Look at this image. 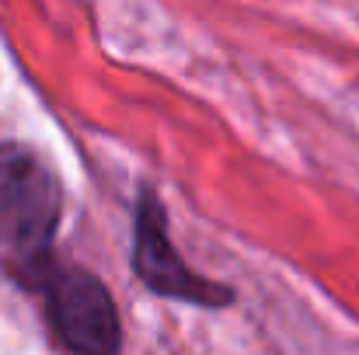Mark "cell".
Returning a JSON list of instances; mask_svg holds the SVG:
<instances>
[{"mask_svg": "<svg viewBox=\"0 0 359 355\" xmlns=\"http://www.w3.org/2000/svg\"><path fill=\"white\" fill-rule=\"evenodd\" d=\"M63 216V188L53 167L21 143H0V261L32 289L49 272Z\"/></svg>", "mask_w": 359, "mask_h": 355, "instance_id": "cell-1", "label": "cell"}, {"mask_svg": "<svg viewBox=\"0 0 359 355\" xmlns=\"http://www.w3.org/2000/svg\"><path fill=\"white\" fill-rule=\"evenodd\" d=\"M133 272L136 279L164 300L192 303V307H231L234 289L224 282H213L185 265L178 254L171 230H168V209L154 188H140L136 209H133Z\"/></svg>", "mask_w": 359, "mask_h": 355, "instance_id": "cell-3", "label": "cell"}, {"mask_svg": "<svg viewBox=\"0 0 359 355\" xmlns=\"http://www.w3.org/2000/svg\"><path fill=\"white\" fill-rule=\"evenodd\" d=\"M35 289L46 293V314L63 349L81 355L122 352L119 307L98 275L53 261Z\"/></svg>", "mask_w": 359, "mask_h": 355, "instance_id": "cell-2", "label": "cell"}]
</instances>
